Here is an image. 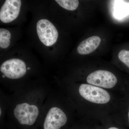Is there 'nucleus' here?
<instances>
[{
	"label": "nucleus",
	"instance_id": "obj_11",
	"mask_svg": "<svg viewBox=\"0 0 129 129\" xmlns=\"http://www.w3.org/2000/svg\"><path fill=\"white\" fill-rule=\"evenodd\" d=\"M120 61L129 71V50H122L118 54Z\"/></svg>",
	"mask_w": 129,
	"mask_h": 129
},
{
	"label": "nucleus",
	"instance_id": "obj_4",
	"mask_svg": "<svg viewBox=\"0 0 129 129\" xmlns=\"http://www.w3.org/2000/svg\"><path fill=\"white\" fill-rule=\"evenodd\" d=\"M68 117V114L62 109L58 107H52L45 118L44 129H60L67 124Z\"/></svg>",
	"mask_w": 129,
	"mask_h": 129
},
{
	"label": "nucleus",
	"instance_id": "obj_8",
	"mask_svg": "<svg viewBox=\"0 0 129 129\" xmlns=\"http://www.w3.org/2000/svg\"><path fill=\"white\" fill-rule=\"evenodd\" d=\"M101 39L97 36H93L83 41L79 45L77 51L81 55L90 54L95 50L99 47Z\"/></svg>",
	"mask_w": 129,
	"mask_h": 129
},
{
	"label": "nucleus",
	"instance_id": "obj_10",
	"mask_svg": "<svg viewBox=\"0 0 129 129\" xmlns=\"http://www.w3.org/2000/svg\"><path fill=\"white\" fill-rule=\"evenodd\" d=\"M55 1L61 7L70 11L76 10L79 4L77 0H56Z\"/></svg>",
	"mask_w": 129,
	"mask_h": 129
},
{
	"label": "nucleus",
	"instance_id": "obj_12",
	"mask_svg": "<svg viewBox=\"0 0 129 129\" xmlns=\"http://www.w3.org/2000/svg\"><path fill=\"white\" fill-rule=\"evenodd\" d=\"M86 119L87 120V125L85 129H99V125L97 124L98 122L95 120Z\"/></svg>",
	"mask_w": 129,
	"mask_h": 129
},
{
	"label": "nucleus",
	"instance_id": "obj_5",
	"mask_svg": "<svg viewBox=\"0 0 129 129\" xmlns=\"http://www.w3.org/2000/svg\"><path fill=\"white\" fill-rule=\"evenodd\" d=\"M0 70L5 77L12 79H17L21 78L25 75L27 72V68L23 61L14 58L3 63Z\"/></svg>",
	"mask_w": 129,
	"mask_h": 129
},
{
	"label": "nucleus",
	"instance_id": "obj_1",
	"mask_svg": "<svg viewBox=\"0 0 129 129\" xmlns=\"http://www.w3.org/2000/svg\"><path fill=\"white\" fill-rule=\"evenodd\" d=\"M74 90L84 119L100 122L112 117L117 110L120 97L113 92L85 83Z\"/></svg>",
	"mask_w": 129,
	"mask_h": 129
},
{
	"label": "nucleus",
	"instance_id": "obj_7",
	"mask_svg": "<svg viewBox=\"0 0 129 129\" xmlns=\"http://www.w3.org/2000/svg\"><path fill=\"white\" fill-rule=\"evenodd\" d=\"M112 118L119 124L129 126V90L120 97L117 110Z\"/></svg>",
	"mask_w": 129,
	"mask_h": 129
},
{
	"label": "nucleus",
	"instance_id": "obj_2",
	"mask_svg": "<svg viewBox=\"0 0 129 129\" xmlns=\"http://www.w3.org/2000/svg\"><path fill=\"white\" fill-rule=\"evenodd\" d=\"M13 114L21 124L31 125L37 120L39 109L35 104L24 102L16 105L13 110Z\"/></svg>",
	"mask_w": 129,
	"mask_h": 129
},
{
	"label": "nucleus",
	"instance_id": "obj_6",
	"mask_svg": "<svg viewBox=\"0 0 129 129\" xmlns=\"http://www.w3.org/2000/svg\"><path fill=\"white\" fill-rule=\"evenodd\" d=\"M21 6L20 0H6L0 10V19L7 23L14 21L18 17Z\"/></svg>",
	"mask_w": 129,
	"mask_h": 129
},
{
	"label": "nucleus",
	"instance_id": "obj_9",
	"mask_svg": "<svg viewBox=\"0 0 129 129\" xmlns=\"http://www.w3.org/2000/svg\"><path fill=\"white\" fill-rule=\"evenodd\" d=\"M11 34L9 30L3 28L0 29V47L1 48H7L10 44Z\"/></svg>",
	"mask_w": 129,
	"mask_h": 129
},
{
	"label": "nucleus",
	"instance_id": "obj_3",
	"mask_svg": "<svg viewBox=\"0 0 129 129\" xmlns=\"http://www.w3.org/2000/svg\"><path fill=\"white\" fill-rule=\"evenodd\" d=\"M36 29L40 40L46 46H51L57 41L58 36L57 29L47 19H41L38 21Z\"/></svg>",
	"mask_w": 129,
	"mask_h": 129
}]
</instances>
